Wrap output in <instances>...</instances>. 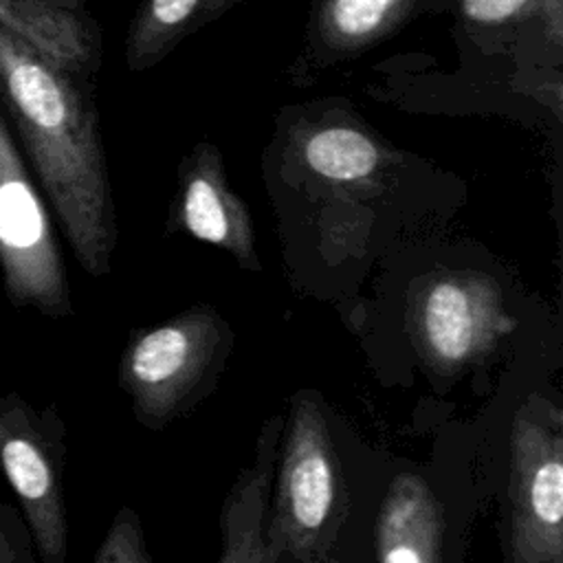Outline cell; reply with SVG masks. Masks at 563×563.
I'll return each instance as SVG.
<instances>
[{
    "label": "cell",
    "instance_id": "6da1fadb",
    "mask_svg": "<svg viewBox=\"0 0 563 563\" xmlns=\"http://www.w3.org/2000/svg\"><path fill=\"white\" fill-rule=\"evenodd\" d=\"M84 75L0 24V95L81 268L101 277L117 244L112 187Z\"/></svg>",
    "mask_w": 563,
    "mask_h": 563
},
{
    "label": "cell",
    "instance_id": "7a4b0ae2",
    "mask_svg": "<svg viewBox=\"0 0 563 563\" xmlns=\"http://www.w3.org/2000/svg\"><path fill=\"white\" fill-rule=\"evenodd\" d=\"M266 537L275 561H328L339 512V462L323 411L295 398Z\"/></svg>",
    "mask_w": 563,
    "mask_h": 563
},
{
    "label": "cell",
    "instance_id": "3957f363",
    "mask_svg": "<svg viewBox=\"0 0 563 563\" xmlns=\"http://www.w3.org/2000/svg\"><path fill=\"white\" fill-rule=\"evenodd\" d=\"M0 273L15 308L51 319L73 314L64 257L48 207L0 110Z\"/></svg>",
    "mask_w": 563,
    "mask_h": 563
},
{
    "label": "cell",
    "instance_id": "277c9868",
    "mask_svg": "<svg viewBox=\"0 0 563 563\" xmlns=\"http://www.w3.org/2000/svg\"><path fill=\"white\" fill-rule=\"evenodd\" d=\"M229 339L231 332L209 306L139 332L119 363V383L136 418L152 429L167 424L207 378Z\"/></svg>",
    "mask_w": 563,
    "mask_h": 563
},
{
    "label": "cell",
    "instance_id": "5b68a950",
    "mask_svg": "<svg viewBox=\"0 0 563 563\" xmlns=\"http://www.w3.org/2000/svg\"><path fill=\"white\" fill-rule=\"evenodd\" d=\"M64 424L55 407L35 409L18 391L0 394V473L15 493L31 543L44 563H64Z\"/></svg>",
    "mask_w": 563,
    "mask_h": 563
},
{
    "label": "cell",
    "instance_id": "8992f818",
    "mask_svg": "<svg viewBox=\"0 0 563 563\" xmlns=\"http://www.w3.org/2000/svg\"><path fill=\"white\" fill-rule=\"evenodd\" d=\"M510 559L563 563V435L550 402H526L510 435Z\"/></svg>",
    "mask_w": 563,
    "mask_h": 563
},
{
    "label": "cell",
    "instance_id": "52a82bcc",
    "mask_svg": "<svg viewBox=\"0 0 563 563\" xmlns=\"http://www.w3.org/2000/svg\"><path fill=\"white\" fill-rule=\"evenodd\" d=\"M413 328L424 358L438 369L477 363L515 328L495 279L482 273L431 277L413 306Z\"/></svg>",
    "mask_w": 563,
    "mask_h": 563
},
{
    "label": "cell",
    "instance_id": "ba28073f",
    "mask_svg": "<svg viewBox=\"0 0 563 563\" xmlns=\"http://www.w3.org/2000/svg\"><path fill=\"white\" fill-rule=\"evenodd\" d=\"M176 216L191 238L231 253L242 268L260 271L251 211L231 189L220 152L209 143H200L183 165Z\"/></svg>",
    "mask_w": 563,
    "mask_h": 563
},
{
    "label": "cell",
    "instance_id": "9c48e42d",
    "mask_svg": "<svg viewBox=\"0 0 563 563\" xmlns=\"http://www.w3.org/2000/svg\"><path fill=\"white\" fill-rule=\"evenodd\" d=\"M286 418L273 416L264 422L255 462L238 477L229 490L222 515V563H275L268 545V499L273 486V473L277 462V446L284 433Z\"/></svg>",
    "mask_w": 563,
    "mask_h": 563
},
{
    "label": "cell",
    "instance_id": "30bf717a",
    "mask_svg": "<svg viewBox=\"0 0 563 563\" xmlns=\"http://www.w3.org/2000/svg\"><path fill=\"white\" fill-rule=\"evenodd\" d=\"M424 0H312L306 51L314 62L356 57L405 26Z\"/></svg>",
    "mask_w": 563,
    "mask_h": 563
},
{
    "label": "cell",
    "instance_id": "8fae6325",
    "mask_svg": "<svg viewBox=\"0 0 563 563\" xmlns=\"http://www.w3.org/2000/svg\"><path fill=\"white\" fill-rule=\"evenodd\" d=\"M444 519L429 484L400 473L391 479L374 526V556L383 563H438Z\"/></svg>",
    "mask_w": 563,
    "mask_h": 563
},
{
    "label": "cell",
    "instance_id": "7c38bea8",
    "mask_svg": "<svg viewBox=\"0 0 563 563\" xmlns=\"http://www.w3.org/2000/svg\"><path fill=\"white\" fill-rule=\"evenodd\" d=\"M13 31L44 55L88 77L99 64V37L84 0H0Z\"/></svg>",
    "mask_w": 563,
    "mask_h": 563
},
{
    "label": "cell",
    "instance_id": "4fadbf2b",
    "mask_svg": "<svg viewBox=\"0 0 563 563\" xmlns=\"http://www.w3.org/2000/svg\"><path fill=\"white\" fill-rule=\"evenodd\" d=\"M303 167L336 187H367L385 167L387 152L361 123L323 117L299 134Z\"/></svg>",
    "mask_w": 563,
    "mask_h": 563
},
{
    "label": "cell",
    "instance_id": "5bb4252c",
    "mask_svg": "<svg viewBox=\"0 0 563 563\" xmlns=\"http://www.w3.org/2000/svg\"><path fill=\"white\" fill-rule=\"evenodd\" d=\"M246 0H139L125 35V64L147 70L163 62L185 37Z\"/></svg>",
    "mask_w": 563,
    "mask_h": 563
},
{
    "label": "cell",
    "instance_id": "9a60e30c",
    "mask_svg": "<svg viewBox=\"0 0 563 563\" xmlns=\"http://www.w3.org/2000/svg\"><path fill=\"white\" fill-rule=\"evenodd\" d=\"M460 20L479 31L534 24L554 44L563 40V0H457Z\"/></svg>",
    "mask_w": 563,
    "mask_h": 563
},
{
    "label": "cell",
    "instance_id": "2e32d148",
    "mask_svg": "<svg viewBox=\"0 0 563 563\" xmlns=\"http://www.w3.org/2000/svg\"><path fill=\"white\" fill-rule=\"evenodd\" d=\"M95 563H150L141 523L130 508H121L106 539L92 556Z\"/></svg>",
    "mask_w": 563,
    "mask_h": 563
},
{
    "label": "cell",
    "instance_id": "e0dca14e",
    "mask_svg": "<svg viewBox=\"0 0 563 563\" xmlns=\"http://www.w3.org/2000/svg\"><path fill=\"white\" fill-rule=\"evenodd\" d=\"M31 534L26 526L0 501V563L31 561Z\"/></svg>",
    "mask_w": 563,
    "mask_h": 563
},
{
    "label": "cell",
    "instance_id": "ac0fdd59",
    "mask_svg": "<svg viewBox=\"0 0 563 563\" xmlns=\"http://www.w3.org/2000/svg\"><path fill=\"white\" fill-rule=\"evenodd\" d=\"M0 24H4L7 29H11V31H13V22H11V18H9L2 9H0Z\"/></svg>",
    "mask_w": 563,
    "mask_h": 563
}]
</instances>
